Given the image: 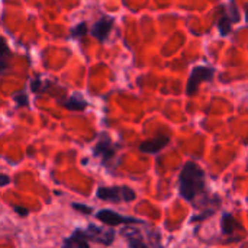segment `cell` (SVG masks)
<instances>
[{
    "label": "cell",
    "mask_w": 248,
    "mask_h": 248,
    "mask_svg": "<svg viewBox=\"0 0 248 248\" xmlns=\"http://www.w3.org/2000/svg\"><path fill=\"white\" fill-rule=\"evenodd\" d=\"M10 57H12V52L7 46V42L0 36V74H3L9 68Z\"/></svg>",
    "instance_id": "obj_11"
},
{
    "label": "cell",
    "mask_w": 248,
    "mask_h": 248,
    "mask_svg": "<svg viewBox=\"0 0 248 248\" xmlns=\"http://www.w3.org/2000/svg\"><path fill=\"white\" fill-rule=\"evenodd\" d=\"M235 228H237V222H235L234 217L231 214H225L222 217V234L232 235L235 232Z\"/></svg>",
    "instance_id": "obj_12"
},
{
    "label": "cell",
    "mask_w": 248,
    "mask_h": 248,
    "mask_svg": "<svg viewBox=\"0 0 248 248\" xmlns=\"http://www.w3.org/2000/svg\"><path fill=\"white\" fill-rule=\"evenodd\" d=\"M15 102H16V106L17 108H25V106H29V102L26 99V94L25 92H19L15 94Z\"/></svg>",
    "instance_id": "obj_15"
},
{
    "label": "cell",
    "mask_w": 248,
    "mask_h": 248,
    "mask_svg": "<svg viewBox=\"0 0 248 248\" xmlns=\"http://www.w3.org/2000/svg\"><path fill=\"white\" fill-rule=\"evenodd\" d=\"M89 28H87V23L86 22H81L78 25H76L73 29H71V36L76 38V39H81L83 36H86Z\"/></svg>",
    "instance_id": "obj_14"
},
{
    "label": "cell",
    "mask_w": 248,
    "mask_h": 248,
    "mask_svg": "<svg viewBox=\"0 0 248 248\" xmlns=\"http://www.w3.org/2000/svg\"><path fill=\"white\" fill-rule=\"evenodd\" d=\"M113 17H109V16H102L92 28V35L99 39L100 42H105V39L109 36L112 28H113Z\"/></svg>",
    "instance_id": "obj_9"
},
{
    "label": "cell",
    "mask_w": 248,
    "mask_h": 248,
    "mask_svg": "<svg viewBox=\"0 0 248 248\" xmlns=\"http://www.w3.org/2000/svg\"><path fill=\"white\" fill-rule=\"evenodd\" d=\"M206 190V174L203 169L193 161H187L179 176V195L195 205Z\"/></svg>",
    "instance_id": "obj_1"
},
{
    "label": "cell",
    "mask_w": 248,
    "mask_h": 248,
    "mask_svg": "<svg viewBox=\"0 0 248 248\" xmlns=\"http://www.w3.org/2000/svg\"><path fill=\"white\" fill-rule=\"evenodd\" d=\"M62 246L64 247H71V248H89L90 247V244L89 243H86L83 238H80L78 235H76L74 232L62 243Z\"/></svg>",
    "instance_id": "obj_13"
},
{
    "label": "cell",
    "mask_w": 248,
    "mask_h": 248,
    "mask_svg": "<svg viewBox=\"0 0 248 248\" xmlns=\"http://www.w3.org/2000/svg\"><path fill=\"white\" fill-rule=\"evenodd\" d=\"M214 76H215V70L212 67H208V65H198L192 70L190 73V77H189V81H187V89H186V94L189 97L195 96L199 90V86L202 83H206V81H212L214 80Z\"/></svg>",
    "instance_id": "obj_5"
},
{
    "label": "cell",
    "mask_w": 248,
    "mask_h": 248,
    "mask_svg": "<svg viewBox=\"0 0 248 248\" xmlns=\"http://www.w3.org/2000/svg\"><path fill=\"white\" fill-rule=\"evenodd\" d=\"M13 209H15V212H17L19 214V217H28V214H29V211L26 209V208H22V206H13Z\"/></svg>",
    "instance_id": "obj_17"
},
{
    "label": "cell",
    "mask_w": 248,
    "mask_h": 248,
    "mask_svg": "<svg viewBox=\"0 0 248 248\" xmlns=\"http://www.w3.org/2000/svg\"><path fill=\"white\" fill-rule=\"evenodd\" d=\"M76 235H78L80 238H83L86 243L92 244V243H97L102 246H112L115 241V231L112 230V227L109 228H102L97 227L94 224H89V227L86 230H76L74 231Z\"/></svg>",
    "instance_id": "obj_2"
},
{
    "label": "cell",
    "mask_w": 248,
    "mask_h": 248,
    "mask_svg": "<svg viewBox=\"0 0 248 248\" xmlns=\"http://www.w3.org/2000/svg\"><path fill=\"white\" fill-rule=\"evenodd\" d=\"M62 106L70 110H84L89 106V103L81 97V94L76 93L71 97H68L65 102H62Z\"/></svg>",
    "instance_id": "obj_10"
},
{
    "label": "cell",
    "mask_w": 248,
    "mask_h": 248,
    "mask_svg": "<svg viewBox=\"0 0 248 248\" xmlns=\"http://www.w3.org/2000/svg\"><path fill=\"white\" fill-rule=\"evenodd\" d=\"M73 208L76 211H80L81 214H86V215H90L93 212V209L90 206H86V205H78V203H73Z\"/></svg>",
    "instance_id": "obj_16"
},
{
    "label": "cell",
    "mask_w": 248,
    "mask_h": 248,
    "mask_svg": "<svg viewBox=\"0 0 248 248\" xmlns=\"http://www.w3.org/2000/svg\"><path fill=\"white\" fill-rule=\"evenodd\" d=\"M7 185H10V177L7 174H1L0 173V187H4Z\"/></svg>",
    "instance_id": "obj_18"
},
{
    "label": "cell",
    "mask_w": 248,
    "mask_h": 248,
    "mask_svg": "<svg viewBox=\"0 0 248 248\" xmlns=\"http://www.w3.org/2000/svg\"><path fill=\"white\" fill-rule=\"evenodd\" d=\"M222 10H224V13L218 22V29H219V33L222 36H227L232 31L234 23H237L240 20V10L232 0L227 4H224Z\"/></svg>",
    "instance_id": "obj_6"
},
{
    "label": "cell",
    "mask_w": 248,
    "mask_h": 248,
    "mask_svg": "<svg viewBox=\"0 0 248 248\" xmlns=\"http://www.w3.org/2000/svg\"><path fill=\"white\" fill-rule=\"evenodd\" d=\"M96 218L103 222L106 227H118V225H132V224H140L142 225L144 222L141 219L132 218V217H122L119 214H116L115 211L110 209H102L96 214Z\"/></svg>",
    "instance_id": "obj_7"
},
{
    "label": "cell",
    "mask_w": 248,
    "mask_h": 248,
    "mask_svg": "<svg viewBox=\"0 0 248 248\" xmlns=\"http://www.w3.org/2000/svg\"><path fill=\"white\" fill-rule=\"evenodd\" d=\"M169 142H170V137L167 134H158L155 138L141 142L140 150L145 154H157L163 148H166L169 145Z\"/></svg>",
    "instance_id": "obj_8"
},
{
    "label": "cell",
    "mask_w": 248,
    "mask_h": 248,
    "mask_svg": "<svg viewBox=\"0 0 248 248\" xmlns=\"http://www.w3.org/2000/svg\"><path fill=\"white\" fill-rule=\"evenodd\" d=\"M116 151H118V145H115L110 140V137L106 132H100L97 142L93 147V154L94 157L100 158V161L110 167L113 160L116 158Z\"/></svg>",
    "instance_id": "obj_4"
},
{
    "label": "cell",
    "mask_w": 248,
    "mask_h": 248,
    "mask_svg": "<svg viewBox=\"0 0 248 248\" xmlns=\"http://www.w3.org/2000/svg\"><path fill=\"white\" fill-rule=\"evenodd\" d=\"M96 196L100 201H106V202H112V203L132 202L137 198L134 189H131L128 186H110V187L100 186L96 192Z\"/></svg>",
    "instance_id": "obj_3"
}]
</instances>
